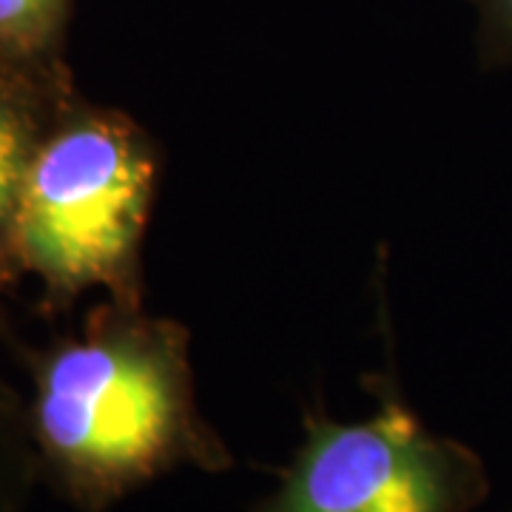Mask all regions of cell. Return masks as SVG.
Returning <instances> with one entry per match:
<instances>
[{"instance_id": "6da1fadb", "label": "cell", "mask_w": 512, "mask_h": 512, "mask_svg": "<svg viewBox=\"0 0 512 512\" xmlns=\"http://www.w3.org/2000/svg\"><path fill=\"white\" fill-rule=\"evenodd\" d=\"M26 404L40 481L80 512H109L177 470L237 464L197 402L191 330L143 305L111 302L35 356Z\"/></svg>"}, {"instance_id": "7a4b0ae2", "label": "cell", "mask_w": 512, "mask_h": 512, "mask_svg": "<svg viewBox=\"0 0 512 512\" xmlns=\"http://www.w3.org/2000/svg\"><path fill=\"white\" fill-rule=\"evenodd\" d=\"M160 151L128 114L72 100L37 148L15 220L18 271L52 302L92 288L143 305L140 254L157 194Z\"/></svg>"}, {"instance_id": "3957f363", "label": "cell", "mask_w": 512, "mask_h": 512, "mask_svg": "<svg viewBox=\"0 0 512 512\" xmlns=\"http://www.w3.org/2000/svg\"><path fill=\"white\" fill-rule=\"evenodd\" d=\"M279 484L251 512H473L490 495L484 458L430 430L396 382L376 410L339 421L316 404Z\"/></svg>"}, {"instance_id": "277c9868", "label": "cell", "mask_w": 512, "mask_h": 512, "mask_svg": "<svg viewBox=\"0 0 512 512\" xmlns=\"http://www.w3.org/2000/svg\"><path fill=\"white\" fill-rule=\"evenodd\" d=\"M72 100L57 57H0V282L18 274L15 220L32 160Z\"/></svg>"}, {"instance_id": "5b68a950", "label": "cell", "mask_w": 512, "mask_h": 512, "mask_svg": "<svg viewBox=\"0 0 512 512\" xmlns=\"http://www.w3.org/2000/svg\"><path fill=\"white\" fill-rule=\"evenodd\" d=\"M40 484L29 404L0 370V512H26Z\"/></svg>"}, {"instance_id": "8992f818", "label": "cell", "mask_w": 512, "mask_h": 512, "mask_svg": "<svg viewBox=\"0 0 512 512\" xmlns=\"http://www.w3.org/2000/svg\"><path fill=\"white\" fill-rule=\"evenodd\" d=\"M72 0H0V57L55 60Z\"/></svg>"}, {"instance_id": "52a82bcc", "label": "cell", "mask_w": 512, "mask_h": 512, "mask_svg": "<svg viewBox=\"0 0 512 512\" xmlns=\"http://www.w3.org/2000/svg\"><path fill=\"white\" fill-rule=\"evenodd\" d=\"M476 12V55L484 72L512 69V0H467Z\"/></svg>"}]
</instances>
